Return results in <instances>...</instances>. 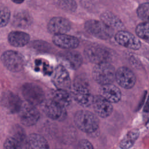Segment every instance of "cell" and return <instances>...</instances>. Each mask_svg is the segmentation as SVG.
<instances>
[{
  "label": "cell",
  "instance_id": "obj_21",
  "mask_svg": "<svg viewBox=\"0 0 149 149\" xmlns=\"http://www.w3.org/2000/svg\"><path fill=\"white\" fill-rule=\"evenodd\" d=\"M33 19L29 12L25 10L17 12L13 16L12 24L20 29H26L32 23Z\"/></svg>",
  "mask_w": 149,
  "mask_h": 149
},
{
  "label": "cell",
  "instance_id": "obj_15",
  "mask_svg": "<svg viewBox=\"0 0 149 149\" xmlns=\"http://www.w3.org/2000/svg\"><path fill=\"white\" fill-rule=\"evenodd\" d=\"M52 80L58 88L66 90L70 86L69 74L64 66L62 65L57 66L55 69Z\"/></svg>",
  "mask_w": 149,
  "mask_h": 149
},
{
  "label": "cell",
  "instance_id": "obj_6",
  "mask_svg": "<svg viewBox=\"0 0 149 149\" xmlns=\"http://www.w3.org/2000/svg\"><path fill=\"white\" fill-rule=\"evenodd\" d=\"M3 65L10 71L19 72L23 69L25 65V59L19 52L12 50L5 51L1 55Z\"/></svg>",
  "mask_w": 149,
  "mask_h": 149
},
{
  "label": "cell",
  "instance_id": "obj_25",
  "mask_svg": "<svg viewBox=\"0 0 149 149\" xmlns=\"http://www.w3.org/2000/svg\"><path fill=\"white\" fill-rule=\"evenodd\" d=\"M54 2L59 8L68 12H73L77 8L74 0H54Z\"/></svg>",
  "mask_w": 149,
  "mask_h": 149
},
{
  "label": "cell",
  "instance_id": "obj_20",
  "mask_svg": "<svg viewBox=\"0 0 149 149\" xmlns=\"http://www.w3.org/2000/svg\"><path fill=\"white\" fill-rule=\"evenodd\" d=\"M30 37L29 34L21 31H11L8 36L9 43L15 47H22L27 45Z\"/></svg>",
  "mask_w": 149,
  "mask_h": 149
},
{
  "label": "cell",
  "instance_id": "obj_33",
  "mask_svg": "<svg viewBox=\"0 0 149 149\" xmlns=\"http://www.w3.org/2000/svg\"><path fill=\"white\" fill-rule=\"evenodd\" d=\"M13 3H17V4H20V3H22L24 0H11Z\"/></svg>",
  "mask_w": 149,
  "mask_h": 149
},
{
  "label": "cell",
  "instance_id": "obj_12",
  "mask_svg": "<svg viewBox=\"0 0 149 149\" xmlns=\"http://www.w3.org/2000/svg\"><path fill=\"white\" fill-rule=\"evenodd\" d=\"M92 105L95 113L103 118L110 116L113 111L111 102L101 95L94 96Z\"/></svg>",
  "mask_w": 149,
  "mask_h": 149
},
{
  "label": "cell",
  "instance_id": "obj_1",
  "mask_svg": "<svg viewBox=\"0 0 149 149\" xmlns=\"http://www.w3.org/2000/svg\"><path fill=\"white\" fill-rule=\"evenodd\" d=\"M74 121L80 130L87 133H94L99 127V120L97 116L86 110L77 111L74 115Z\"/></svg>",
  "mask_w": 149,
  "mask_h": 149
},
{
  "label": "cell",
  "instance_id": "obj_22",
  "mask_svg": "<svg viewBox=\"0 0 149 149\" xmlns=\"http://www.w3.org/2000/svg\"><path fill=\"white\" fill-rule=\"evenodd\" d=\"M51 98L64 107H68L71 102L70 94L64 89L58 88L53 91Z\"/></svg>",
  "mask_w": 149,
  "mask_h": 149
},
{
  "label": "cell",
  "instance_id": "obj_14",
  "mask_svg": "<svg viewBox=\"0 0 149 149\" xmlns=\"http://www.w3.org/2000/svg\"><path fill=\"white\" fill-rule=\"evenodd\" d=\"M47 28L49 33L54 35L66 34L71 29V23L66 18L54 17L49 21Z\"/></svg>",
  "mask_w": 149,
  "mask_h": 149
},
{
  "label": "cell",
  "instance_id": "obj_4",
  "mask_svg": "<svg viewBox=\"0 0 149 149\" xmlns=\"http://www.w3.org/2000/svg\"><path fill=\"white\" fill-rule=\"evenodd\" d=\"M86 58L91 62L95 65L109 62L112 58L111 52L107 48L98 45L91 44L84 49Z\"/></svg>",
  "mask_w": 149,
  "mask_h": 149
},
{
  "label": "cell",
  "instance_id": "obj_30",
  "mask_svg": "<svg viewBox=\"0 0 149 149\" xmlns=\"http://www.w3.org/2000/svg\"><path fill=\"white\" fill-rule=\"evenodd\" d=\"M10 16V10L6 7L1 9V23L0 25L1 27H5L8 23Z\"/></svg>",
  "mask_w": 149,
  "mask_h": 149
},
{
  "label": "cell",
  "instance_id": "obj_26",
  "mask_svg": "<svg viewBox=\"0 0 149 149\" xmlns=\"http://www.w3.org/2000/svg\"><path fill=\"white\" fill-rule=\"evenodd\" d=\"M136 33L140 38L149 41V22H145L138 24L136 28Z\"/></svg>",
  "mask_w": 149,
  "mask_h": 149
},
{
  "label": "cell",
  "instance_id": "obj_3",
  "mask_svg": "<svg viewBox=\"0 0 149 149\" xmlns=\"http://www.w3.org/2000/svg\"><path fill=\"white\" fill-rule=\"evenodd\" d=\"M92 75L94 80L102 86L112 84L115 79L116 71L114 66L109 62L101 63L94 66Z\"/></svg>",
  "mask_w": 149,
  "mask_h": 149
},
{
  "label": "cell",
  "instance_id": "obj_16",
  "mask_svg": "<svg viewBox=\"0 0 149 149\" xmlns=\"http://www.w3.org/2000/svg\"><path fill=\"white\" fill-rule=\"evenodd\" d=\"M1 102L2 106L9 113L18 112L23 104L19 97L10 91L3 93Z\"/></svg>",
  "mask_w": 149,
  "mask_h": 149
},
{
  "label": "cell",
  "instance_id": "obj_29",
  "mask_svg": "<svg viewBox=\"0 0 149 149\" xmlns=\"http://www.w3.org/2000/svg\"><path fill=\"white\" fill-rule=\"evenodd\" d=\"M21 144L12 137H9L3 144V149H22Z\"/></svg>",
  "mask_w": 149,
  "mask_h": 149
},
{
  "label": "cell",
  "instance_id": "obj_2",
  "mask_svg": "<svg viewBox=\"0 0 149 149\" xmlns=\"http://www.w3.org/2000/svg\"><path fill=\"white\" fill-rule=\"evenodd\" d=\"M71 93L73 98L80 105L88 107L92 105L94 96L85 81L81 80H76L72 86Z\"/></svg>",
  "mask_w": 149,
  "mask_h": 149
},
{
  "label": "cell",
  "instance_id": "obj_24",
  "mask_svg": "<svg viewBox=\"0 0 149 149\" xmlns=\"http://www.w3.org/2000/svg\"><path fill=\"white\" fill-rule=\"evenodd\" d=\"M101 19L102 22L112 29H121L122 27V24L120 20L115 15L110 12H105L102 14Z\"/></svg>",
  "mask_w": 149,
  "mask_h": 149
},
{
  "label": "cell",
  "instance_id": "obj_31",
  "mask_svg": "<svg viewBox=\"0 0 149 149\" xmlns=\"http://www.w3.org/2000/svg\"><path fill=\"white\" fill-rule=\"evenodd\" d=\"M76 149H94V148L89 141L86 139H83L79 142Z\"/></svg>",
  "mask_w": 149,
  "mask_h": 149
},
{
  "label": "cell",
  "instance_id": "obj_17",
  "mask_svg": "<svg viewBox=\"0 0 149 149\" xmlns=\"http://www.w3.org/2000/svg\"><path fill=\"white\" fill-rule=\"evenodd\" d=\"M52 41L55 45L63 49H74L79 45V41L74 36L66 34L54 35Z\"/></svg>",
  "mask_w": 149,
  "mask_h": 149
},
{
  "label": "cell",
  "instance_id": "obj_23",
  "mask_svg": "<svg viewBox=\"0 0 149 149\" xmlns=\"http://www.w3.org/2000/svg\"><path fill=\"white\" fill-rule=\"evenodd\" d=\"M139 136V131L137 129L130 130L120 142L119 146L122 149H129L134 144Z\"/></svg>",
  "mask_w": 149,
  "mask_h": 149
},
{
  "label": "cell",
  "instance_id": "obj_8",
  "mask_svg": "<svg viewBox=\"0 0 149 149\" xmlns=\"http://www.w3.org/2000/svg\"><path fill=\"white\" fill-rule=\"evenodd\" d=\"M18 114L20 122L26 126L35 125L40 117V112L35 107V105L28 102H23Z\"/></svg>",
  "mask_w": 149,
  "mask_h": 149
},
{
  "label": "cell",
  "instance_id": "obj_13",
  "mask_svg": "<svg viewBox=\"0 0 149 149\" xmlns=\"http://www.w3.org/2000/svg\"><path fill=\"white\" fill-rule=\"evenodd\" d=\"M115 39L119 44L129 49L137 50L141 47L140 41L132 33L125 30L118 31Z\"/></svg>",
  "mask_w": 149,
  "mask_h": 149
},
{
  "label": "cell",
  "instance_id": "obj_5",
  "mask_svg": "<svg viewBox=\"0 0 149 149\" xmlns=\"http://www.w3.org/2000/svg\"><path fill=\"white\" fill-rule=\"evenodd\" d=\"M84 27L89 34L101 40L109 39L113 34V29L102 21L89 20L85 23Z\"/></svg>",
  "mask_w": 149,
  "mask_h": 149
},
{
  "label": "cell",
  "instance_id": "obj_19",
  "mask_svg": "<svg viewBox=\"0 0 149 149\" xmlns=\"http://www.w3.org/2000/svg\"><path fill=\"white\" fill-rule=\"evenodd\" d=\"M24 144L26 149H49L47 140L42 136L36 133L30 134Z\"/></svg>",
  "mask_w": 149,
  "mask_h": 149
},
{
  "label": "cell",
  "instance_id": "obj_10",
  "mask_svg": "<svg viewBox=\"0 0 149 149\" xmlns=\"http://www.w3.org/2000/svg\"><path fill=\"white\" fill-rule=\"evenodd\" d=\"M115 80L120 86L129 89L134 86L136 79L134 73L130 69L126 67H120L116 71Z\"/></svg>",
  "mask_w": 149,
  "mask_h": 149
},
{
  "label": "cell",
  "instance_id": "obj_18",
  "mask_svg": "<svg viewBox=\"0 0 149 149\" xmlns=\"http://www.w3.org/2000/svg\"><path fill=\"white\" fill-rule=\"evenodd\" d=\"M101 95L111 103H116L121 98V92L119 88L112 84L102 85L100 88Z\"/></svg>",
  "mask_w": 149,
  "mask_h": 149
},
{
  "label": "cell",
  "instance_id": "obj_28",
  "mask_svg": "<svg viewBox=\"0 0 149 149\" xmlns=\"http://www.w3.org/2000/svg\"><path fill=\"white\" fill-rule=\"evenodd\" d=\"M12 137L17 140L20 144L23 142L25 143L27 138H26V134L24 130L21 127L19 126L14 127L13 130H12Z\"/></svg>",
  "mask_w": 149,
  "mask_h": 149
},
{
  "label": "cell",
  "instance_id": "obj_27",
  "mask_svg": "<svg viewBox=\"0 0 149 149\" xmlns=\"http://www.w3.org/2000/svg\"><path fill=\"white\" fill-rule=\"evenodd\" d=\"M137 14L141 20L149 22V3L146 2L140 5L137 10Z\"/></svg>",
  "mask_w": 149,
  "mask_h": 149
},
{
  "label": "cell",
  "instance_id": "obj_11",
  "mask_svg": "<svg viewBox=\"0 0 149 149\" xmlns=\"http://www.w3.org/2000/svg\"><path fill=\"white\" fill-rule=\"evenodd\" d=\"M59 59L63 64L73 70L79 68L83 63V56L77 51H66L59 54Z\"/></svg>",
  "mask_w": 149,
  "mask_h": 149
},
{
  "label": "cell",
  "instance_id": "obj_9",
  "mask_svg": "<svg viewBox=\"0 0 149 149\" xmlns=\"http://www.w3.org/2000/svg\"><path fill=\"white\" fill-rule=\"evenodd\" d=\"M42 109L48 117L55 120L62 121L66 118L67 115L65 107L56 102L51 98L44 101Z\"/></svg>",
  "mask_w": 149,
  "mask_h": 149
},
{
  "label": "cell",
  "instance_id": "obj_7",
  "mask_svg": "<svg viewBox=\"0 0 149 149\" xmlns=\"http://www.w3.org/2000/svg\"><path fill=\"white\" fill-rule=\"evenodd\" d=\"M22 93L26 101L33 105L42 104L44 101L45 94L42 88L33 83H27L22 87Z\"/></svg>",
  "mask_w": 149,
  "mask_h": 149
},
{
  "label": "cell",
  "instance_id": "obj_32",
  "mask_svg": "<svg viewBox=\"0 0 149 149\" xmlns=\"http://www.w3.org/2000/svg\"><path fill=\"white\" fill-rule=\"evenodd\" d=\"M143 111H144L145 112H148V111H149V98H148V99L147 101V102H146V105H145V106H144V108Z\"/></svg>",
  "mask_w": 149,
  "mask_h": 149
}]
</instances>
